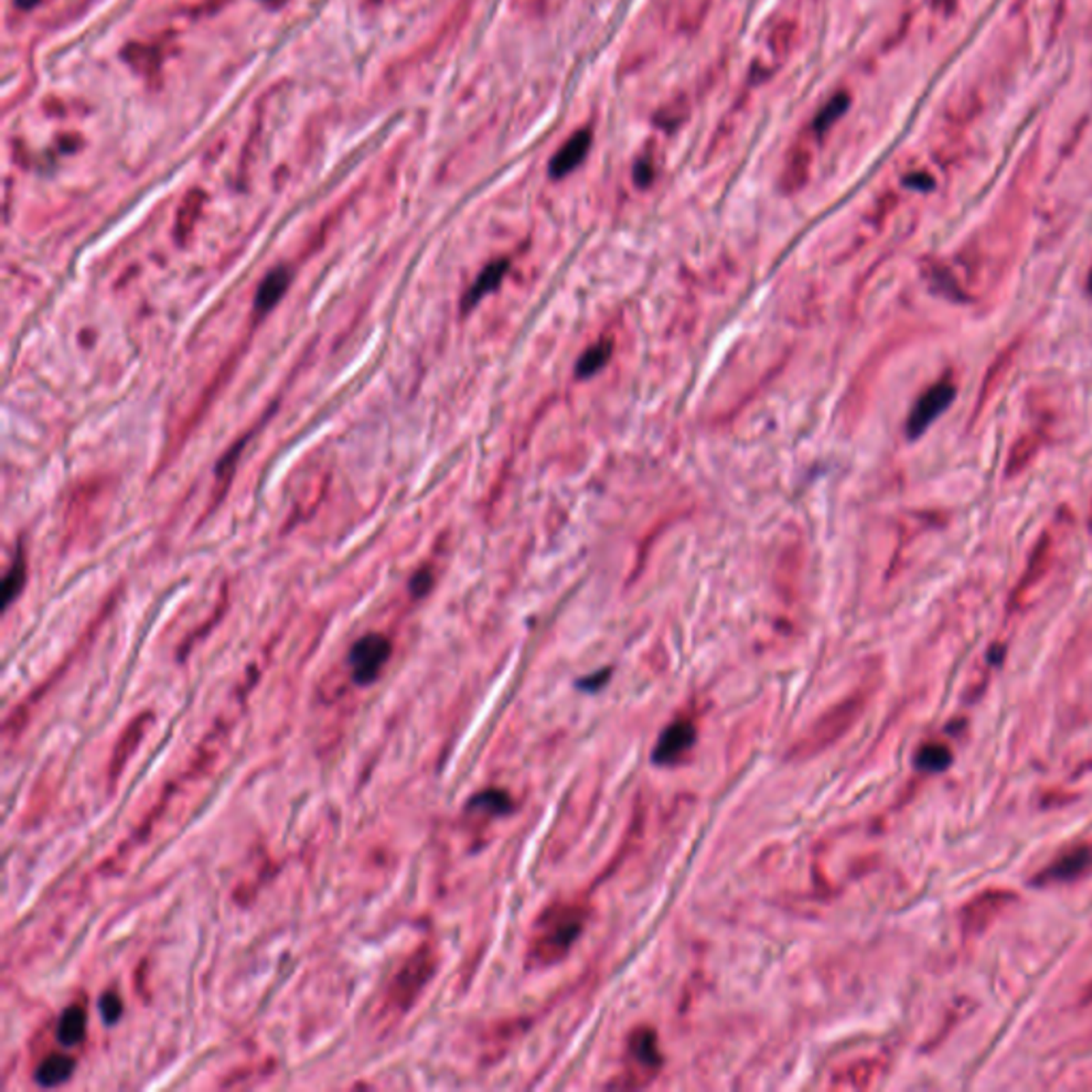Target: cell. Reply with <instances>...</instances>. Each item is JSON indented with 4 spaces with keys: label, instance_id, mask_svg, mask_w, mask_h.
I'll list each match as a JSON object with an SVG mask.
<instances>
[{
    "label": "cell",
    "instance_id": "obj_1",
    "mask_svg": "<svg viewBox=\"0 0 1092 1092\" xmlns=\"http://www.w3.org/2000/svg\"><path fill=\"white\" fill-rule=\"evenodd\" d=\"M587 920V909L576 907V905H565V907L549 909L541 917V935L534 939L531 946V958L538 965H552V962L562 960L570 947L574 946L576 937L581 935Z\"/></svg>",
    "mask_w": 1092,
    "mask_h": 1092
},
{
    "label": "cell",
    "instance_id": "obj_2",
    "mask_svg": "<svg viewBox=\"0 0 1092 1092\" xmlns=\"http://www.w3.org/2000/svg\"><path fill=\"white\" fill-rule=\"evenodd\" d=\"M1016 903V894L1003 888H990L975 894L960 909V928L965 937H978L992 926L994 920Z\"/></svg>",
    "mask_w": 1092,
    "mask_h": 1092
},
{
    "label": "cell",
    "instance_id": "obj_3",
    "mask_svg": "<svg viewBox=\"0 0 1092 1092\" xmlns=\"http://www.w3.org/2000/svg\"><path fill=\"white\" fill-rule=\"evenodd\" d=\"M391 640L382 634H368L361 640H357L350 648L348 661L352 666V680L357 685L368 687L380 677L382 666L391 658Z\"/></svg>",
    "mask_w": 1092,
    "mask_h": 1092
},
{
    "label": "cell",
    "instance_id": "obj_4",
    "mask_svg": "<svg viewBox=\"0 0 1092 1092\" xmlns=\"http://www.w3.org/2000/svg\"><path fill=\"white\" fill-rule=\"evenodd\" d=\"M956 397V387L952 380H939L933 387L924 391V395L917 400V403L911 410L907 419V435L911 440H917L946 410L952 406Z\"/></svg>",
    "mask_w": 1092,
    "mask_h": 1092
},
{
    "label": "cell",
    "instance_id": "obj_5",
    "mask_svg": "<svg viewBox=\"0 0 1092 1092\" xmlns=\"http://www.w3.org/2000/svg\"><path fill=\"white\" fill-rule=\"evenodd\" d=\"M1090 869H1092V845L1084 843V845L1074 847V850H1069L1067 853H1063V856L1056 858L1050 866H1045V869L1039 873L1035 879H1033V883L1035 885L1067 883V882H1074V879H1080L1082 875H1087Z\"/></svg>",
    "mask_w": 1092,
    "mask_h": 1092
},
{
    "label": "cell",
    "instance_id": "obj_6",
    "mask_svg": "<svg viewBox=\"0 0 1092 1092\" xmlns=\"http://www.w3.org/2000/svg\"><path fill=\"white\" fill-rule=\"evenodd\" d=\"M693 743H696V725L691 719H677L661 732L653 749V762L659 766H672L683 760L687 751H691Z\"/></svg>",
    "mask_w": 1092,
    "mask_h": 1092
},
{
    "label": "cell",
    "instance_id": "obj_7",
    "mask_svg": "<svg viewBox=\"0 0 1092 1092\" xmlns=\"http://www.w3.org/2000/svg\"><path fill=\"white\" fill-rule=\"evenodd\" d=\"M1052 555H1055V542H1052V538L1045 534L1039 538V542L1035 544V549H1033L1031 557H1029V563H1026L1024 574H1022V578H1020V583L1016 584V589H1013L1012 602H1010L1012 610L1022 608L1026 597L1031 595V591L1044 581L1045 574H1048V570L1052 568Z\"/></svg>",
    "mask_w": 1092,
    "mask_h": 1092
},
{
    "label": "cell",
    "instance_id": "obj_8",
    "mask_svg": "<svg viewBox=\"0 0 1092 1092\" xmlns=\"http://www.w3.org/2000/svg\"><path fill=\"white\" fill-rule=\"evenodd\" d=\"M591 144H594V133H591L589 128L576 131L562 147H559L555 156L551 158L549 176L552 179H563L565 176H570V173L587 158Z\"/></svg>",
    "mask_w": 1092,
    "mask_h": 1092
},
{
    "label": "cell",
    "instance_id": "obj_9",
    "mask_svg": "<svg viewBox=\"0 0 1092 1092\" xmlns=\"http://www.w3.org/2000/svg\"><path fill=\"white\" fill-rule=\"evenodd\" d=\"M629 1058L647 1076V1080H651V1074H655L661 1065L658 1037L651 1029H638L629 1037Z\"/></svg>",
    "mask_w": 1092,
    "mask_h": 1092
},
{
    "label": "cell",
    "instance_id": "obj_10",
    "mask_svg": "<svg viewBox=\"0 0 1092 1092\" xmlns=\"http://www.w3.org/2000/svg\"><path fill=\"white\" fill-rule=\"evenodd\" d=\"M509 267H510V261L509 259H499V261H493L491 265H487L480 275L474 282L470 291L466 293L464 297V312H470L472 307H476L480 301H483L487 294H491L496 288L502 284L504 275L509 273Z\"/></svg>",
    "mask_w": 1092,
    "mask_h": 1092
},
{
    "label": "cell",
    "instance_id": "obj_11",
    "mask_svg": "<svg viewBox=\"0 0 1092 1092\" xmlns=\"http://www.w3.org/2000/svg\"><path fill=\"white\" fill-rule=\"evenodd\" d=\"M288 286H291V273H288L286 267H278L273 269L272 273L265 275V280L261 282L259 291H256V299H254V310L259 316H265L267 312H272L275 305L280 304V299L284 297Z\"/></svg>",
    "mask_w": 1092,
    "mask_h": 1092
},
{
    "label": "cell",
    "instance_id": "obj_12",
    "mask_svg": "<svg viewBox=\"0 0 1092 1092\" xmlns=\"http://www.w3.org/2000/svg\"><path fill=\"white\" fill-rule=\"evenodd\" d=\"M1039 448H1042V438H1039V434H1026V435H1022V438H1018L1016 444L1012 446L1010 457H1007L1005 476L1007 478L1020 476V474H1022L1026 467L1035 461Z\"/></svg>",
    "mask_w": 1092,
    "mask_h": 1092
},
{
    "label": "cell",
    "instance_id": "obj_13",
    "mask_svg": "<svg viewBox=\"0 0 1092 1092\" xmlns=\"http://www.w3.org/2000/svg\"><path fill=\"white\" fill-rule=\"evenodd\" d=\"M75 1071V1061L70 1056H64V1055H54V1056H48L45 1061L38 1065L37 1071H35V1080L38 1087L43 1088H54V1087H60L69 1080L70 1076H73Z\"/></svg>",
    "mask_w": 1092,
    "mask_h": 1092
},
{
    "label": "cell",
    "instance_id": "obj_14",
    "mask_svg": "<svg viewBox=\"0 0 1092 1092\" xmlns=\"http://www.w3.org/2000/svg\"><path fill=\"white\" fill-rule=\"evenodd\" d=\"M850 105H851L850 92H837L834 96H830V101H828L826 105L819 109L818 115L813 118V124H811L813 133L818 134V137H821V134L830 131V128L847 113Z\"/></svg>",
    "mask_w": 1092,
    "mask_h": 1092
},
{
    "label": "cell",
    "instance_id": "obj_15",
    "mask_svg": "<svg viewBox=\"0 0 1092 1092\" xmlns=\"http://www.w3.org/2000/svg\"><path fill=\"white\" fill-rule=\"evenodd\" d=\"M83 1035H86V1012H83V1007L73 1005L64 1010L60 1020H58V1042L62 1045H77Z\"/></svg>",
    "mask_w": 1092,
    "mask_h": 1092
},
{
    "label": "cell",
    "instance_id": "obj_16",
    "mask_svg": "<svg viewBox=\"0 0 1092 1092\" xmlns=\"http://www.w3.org/2000/svg\"><path fill=\"white\" fill-rule=\"evenodd\" d=\"M808 166H811V152L807 150L805 144H796L792 150H789L786 173H783V186H786L787 190L800 188L808 176Z\"/></svg>",
    "mask_w": 1092,
    "mask_h": 1092
},
{
    "label": "cell",
    "instance_id": "obj_17",
    "mask_svg": "<svg viewBox=\"0 0 1092 1092\" xmlns=\"http://www.w3.org/2000/svg\"><path fill=\"white\" fill-rule=\"evenodd\" d=\"M796 37H798V24L794 19H781L768 35V49L776 60H786L794 51Z\"/></svg>",
    "mask_w": 1092,
    "mask_h": 1092
},
{
    "label": "cell",
    "instance_id": "obj_18",
    "mask_svg": "<svg viewBox=\"0 0 1092 1092\" xmlns=\"http://www.w3.org/2000/svg\"><path fill=\"white\" fill-rule=\"evenodd\" d=\"M954 762V755L949 747L941 743H926L922 744L920 751L915 754V766L924 773H943Z\"/></svg>",
    "mask_w": 1092,
    "mask_h": 1092
},
{
    "label": "cell",
    "instance_id": "obj_19",
    "mask_svg": "<svg viewBox=\"0 0 1092 1092\" xmlns=\"http://www.w3.org/2000/svg\"><path fill=\"white\" fill-rule=\"evenodd\" d=\"M610 355H613V342L610 339H602V342H597L583 352V357L578 359L576 363V376L578 378H591L595 376L597 371H602L606 368V363L610 361Z\"/></svg>",
    "mask_w": 1092,
    "mask_h": 1092
},
{
    "label": "cell",
    "instance_id": "obj_20",
    "mask_svg": "<svg viewBox=\"0 0 1092 1092\" xmlns=\"http://www.w3.org/2000/svg\"><path fill=\"white\" fill-rule=\"evenodd\" d=\"M24 583H26V559H24V552L19 551V552H16V557H13L11 568L5 574V581H3V606L5 608H9L13 600L22 594Z\"/></svg>",
    "mask_w": 1092,
    "mask_h": 1092
},
{
    "label": "cell",
    "instance_id": "obj_21",
    "mask_svg": "<svg viewBox=\"0 0 1092 1092\" xmlns=\"http://www.w3.org/2000/svg\"><path fill=\"white\" fill-rule=\"evenodd\" d=\"M687 115H690V102H687L685 96H677V99L666 102V105L655 113V124L664 128V131H677L687 120Z\"/></svg>",
    "mask_w": 1092,
    "mask_h": 1092
},
{
    "label": "cell",
    "instance_id": "obj_22",
    "mask_svg": "<svg viewBox=\"0 0 1092 1092\" xmlns=\"http://www.w3.org/2000/svg\"><path fill=\"white\" fill-rule=\"evenodd\" d=\"M467 808H476V811H487L489 815H506L512 811V800L506 792L499 789H487V792L474 796Z\"/></svg>",
    "mask_w": 1092,
    "mask_h": 1092
},
{
    "label": "cell",
    "instance_id": "obj_23",
    "mask_svg": "<svg viewBox=\"0 0 1092 1092\" xmlns=\"http://www.w3.org/2000/svg\"><path fill=\"white\" fill-rule=\"evenodd\" d=\"M928 284L933 286L935 293L943 294V297H949L954 301H965V293L960 291V286L956 284L954 275L949 273L943 265H933L928 269Z\"/></svg>",
    "mask_w": 1092,
    "mask_h": 1092
},
{
    "label": "cell",
    "instance_id": "obj_24",
    "mask_svg": "<svg viewBox=\"0 0 1092 1092\" xmlns=\"http://www.w3.org/2000/svg\"><path fill=\"white\" fill-rule=\"evenodd\" d=\"M99 1007H101L102 1020H105V1024H109V1026L115 1024L122 1018V999L115 992L102 994L99 1001Z\"/></svg>",
    "mask_w": 1092,
    "mask_h": 1092
},
{
    "label": "cell",
    "instance_id": "obj_25",
    "mask_svg": "<svg viewBox=\"0 0 1092 1092\" xmlns=\"http://www.w3.org/2000/svg\"><path fill=\"white\" fill-rule=\"evenodd\" d=\"M434 584V574L429 568H423L416 572V574L410 578V594L414 597H423L429 594V589H432Z\"/></svg>",
    "mask_w": 1092,
    "mask_h": 1092
},
{
    "label": "cell",
    "instance_id": "obj_26",
    "mask_svg": "<svg viewBox=\"0 0 1092 1092\" xmlns=\"http://www.w3.org/2000/svg\"><path fill=\"white\" fill-rule=\"evenodd\" d=\"M653 176H655V171H653L651 163H647V160H640V163L636 165L634 179H636V184L640 186V188H647V186L653 182Z\"/></svg>",
    "mask_w": 1092,
    "mask_h": 1092
},
{
    "label": "cell",
    "instance_id": "obj_27",
    "mask_svg": "<svg viewBox=\"0 0 1092 1092\" xmlns=\"http://www.w3.org/2000/svg\"><path fill=\"white\" fill-rule=\"evenodd\" d=\"M608 677H610V670H600V672H595L594 677L583 679L581 683H578V687H581V690H591V691H594V690H597V687H602L604 683H606Z\"/></svg>",
    "mask_w": 1092,
    "mask_h": 1092
},
{
    "label": "cell",
    "instance_id": "obj_28",
    "mask_svg": "<svg viewBox=\"0 0 1092 1092\" xmlns=\"http://www.w3.org/2000/svg\"><path fill=\"white\" fill-rule=\"evenodd\" d=\"M905 184L915 186V188H920V190H922V188H924V190H928V188H933V186H935L933 177H928V176H911V177L905 179Z\"/></svg>",
    "mask_w": 1092,
    "mask_h": 1092
},
{
    "label": "cell",
    "instance_id": "obj_29",
    "mask_svg": "<svg viewBox=\"0 0 1092 1092\" xmlns=\"http://www.w3.org/2000/svg\"><path fill=\"white\" fill-rule=\"evenodd\" d=\"M1090 291H1092V272H1090Z\"/></svg>",
    "mask_w": 1092,
    "mask_h": 1092
},
{
    "label": "cell",
    "instance_id": "obj_30",
    "mask_svg": "<svg viewBox=\"0 0 1092 1092\" xmlns=\"http://www.w3.org/2000/svg\"><path fill=\"white\" fill-rule=\"evenodd\" d=\"M1090 528H1092V512H1090Z\"/></svg>",
    "mask_w": 1092,
    "mask_h": 1092
}]
</instances>
